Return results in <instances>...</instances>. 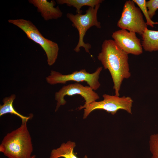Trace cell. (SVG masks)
Here are the masks:
<instances>
[{"mask_svg": "<svg viewBox=\"0 0 158 158\" xmlns=\"http://www.w3.org/2000/svg\"><path fill=\"white\" fill-rule=\"evenodd\" d=\"M128 54L121 49L114 40H105L97 58L105 69L109 71L114 83L115 95L119 96L122 82L131 76Z\"/></svg>", "mask_w": 158, "mask_h": 158, "instance_id": "1", "label": "cell"}, {"mask_svg": "<svg viewBox=\"0 0 158 158\" xmlns=\"http://www.w3.org/2000/svg\"><path fill=\"white\" fill-rule=\"evenodd\" d=\"M28 121H22L20 126L8 133L0 145V152L8 158H30L33 148L28 130Z\"/></svg>", "mask_w": 158, "mask_h": 158, "instance_id": "2", "label": "cell"}, {"mask_svg": "<svg viewBox=\"0 0 158 158\" xmlns=\"http://www.w3.org/2000/svg\"><path fill=\"white\" fill-rule=\"evenodd\" d=\"M8 22L22 30L28 37L38 44L45 51L48 65L51 66L55 62L58 54V44L45 38L36 27L30 21L23 19H9Z\"/></svg>", "mask_w": 158, "mask_h": 158, "instance_id": "3", "label": "cell"}, {"mask_svg": "<svg viewBox=\"0 0 158 158\" xmlns=\"http://www.w3.org/2000/svg\"><path fill=\"white\" fill-rule=\"evenodd\" d=\"M100 4L97 5L94 8L89 7L84 14L77 13L74 15L71 13L66 14L67 17L72 23V25L78 30L79 33L78 42L74 49L76 53L79 52L80 48L83 47L86 52L90 54L89 49L91 47V45L88 43H85L83 41L84 37L87 31L91 27L95 26L98 28H101V23L98 21L97 17Z\"/></svg>", "mask_w": 158, "mask_h": 158, "instance_id": "4", "label": "cell"}, {"mask_svg": "<svg viewBox=\"0 0 158 158\" xmlns=\"http://www.w3.org/2000/svg\"><path fill=\"white\" fill-rule=\"evenodd\" d=\"M102 69V66L99 67L94 73H90L85 69H82L67 75H63L58 72L51 70L50 75L46 78V79L47 83L51 85L66 84L69 81H74L77 83L85 82L95 91L100 86L99 79Z\"/></svg>", "mask_w": 158, "mask_h": 158, "instance_id": "5", "label": "cell"}, {"mask_svg": "<svg viewBox=\"0 0 158 158\" xmlns=\"http://www.w3.org/2000/svg\"><path fill=\"white\" fill-rule=\"evenodd\" d=\"M103 99L100 101H94L86 107L84 109L83 118H86L93 111L97 109L106 111L113 115L118 110L122 109L132 114V107L133 100L129 97H120L115 95L104 94L102 95Z\"/></svg>", "mask_w": 158, "mask_h": 158, "instance_id": "6", "label": "cell"}, {"mask_svg": "<svg viewBox=\"0 0 158 158\" xmlns=\"http://www.w3.org/2000/svg\"><path fill=\"white\" fill-rule=\"evenodd\" d=\"M117 26L121 29L142 35L147 28V25L144 20L140 9L135 6L133 0H129L124 4Z\"/></svg>", "mask_w": 158, "mask_h": 158, "instance_id": "7", "label": "cell"}, {"mask_svg": "<svg viewBox=\"0 0 158 158\" xmlns=\"http://www.w3.org/2000/svg\"><path fill=\"white\" fill-rule=\"evenodd\" d=\"M75 95H80L85 101L83 106L78 108V110L85 108L100 98L98 94L89 86H85L78 83L64 85L55 93V98L57 101L55 111H58L60 106L66 104V102L64 99L66 96H72Z\"/></svg>", "mask_w": 158, "mask_h": 158, "instance_id": "8", "label": "cell"}, {"mask_svg": "<svg viewBox=\"0 0 158 158\" xmlns=\"http://www.w3.org/2000/svg\"><path fill=\"white\" fill-rule=\"evenodd\" d=\"M112 37L118 46L128 54L139 55L142 53L140 40L135 32L121 29L113 32Z\"/></svg>", "mask_w": 158, "mask_h": 158, "instance_id": "9", "label": "cell"}, {"mask_svg": "<svg viewBox=\"0 0 158 158\" xmlns=\"http://www.w3.org/2000/svg\"><path fill=\"white\" fill-rule=\"evenodd\" d=\"M28 1L37 8V11L45 20L57 19L62 16L59 7H54L56 2L54 0H30Z\"/></svg>", "mask_w": 158, "mask_h": 158, "instance_id": "10", "label": "cell"}, {"mask_svg": "<svg viewBox=\"0 0 158 158\" xmlns=\"http://www.w3.org/2000/svg\"><path fill=\"white\" fill-rule=\"evenodd\" d=\"M76 146L74 142L68 141L66 142L62 143L56 149L52 150L49 158H78L73 152V149ZM83 158H87L85 155Z\"/></svg>", "mask_w": 158, "mask_h": 158, "instance_id": "11", "label": "cell"}, {"mask_svg": "<svg viewBox=\"0 0 158 158\" xmlns=\"http://www.w3.org/2000/svg\"><path fill=\"white\" fill-rule=\"evenodd\" d=\"M142 46L146 51H158V31L146 29L142 35Z\"/></svg>", "mask_w": 158, "mask_h": 158, "instance_id": "12", "label": "cell"}, {"mask_svg": "<svg viewBox=\"0 0 158 158\" xmlns=\"http://www.w3.org/2000/svg\"><path fill=\"white\" fill-rule=\"evenodd\" d=\"M16 97L14 94L5 97L3 99V104L0 105V116L5 114L9 113L16 115L20 118L22 121H28L32 117V115L28 116H24L19 113L14 109L13 103Z\"/></svg>", "mask_w": 158, "mask_h": 158, "instance_id": "13", "label": "cell"}, {"mask_svg": "<svg viewBox=\"0 0 158 158\" xmlns=\"http://www.w3.org/2000/svg\"><path fill=\"white\" fill-rule=\"evenodd\" d=\"M104 1L102 0H57L56 2L58 4H66L69 6H73L76 9L77 13H82L81 10L82 7L88 6L94 8L97 5L100 4Z\"/></svg>", "mask_w": 158, "mask_h": 158, "instance_id": "14", "label": "cell"}, {"mask_svg": "<svg viewBox=\"0 0 158 158\" xmlns=\"http://www.w3.org/2000/svg\"><path fill=\"white\" fill-rule=\"evenodd\" d=\"M134 3L139 6V8L142 12L146 20V24L147 25L153 27L154 25L158 24V22H154L152 21L149 16L147 8L146 5L145 0H133Z\"/></svg>", "mask_w": 158, "mask_h": 158, "instance_id": "15", "label": "cell"}, {"mask_svg": "<svg viewBox=\"0 0 158 158\" xmlns=\"http://www.w3.org/2000/svg\"><path fill=\"white\" fill-rule=\"evenodd\" d=\"M146 5L148 9V12L151 19L155 15L158 9V0H150L146 1Z\"/></svg>", "mask_w": 158, "mask_h": 158, "instance_id": "16", "label": "cell"}, {"mask_svg": "<svg viewBox=\"0 0 158 158\" xmlns=\"http://www.w3.org/2000/svg\"><path fill=\"white\" fill-rule=\"evenodd\" d=\"M149 145L152 158H158V135L150 141Z\"/></svg>", "mask_w": 158, "mask_h": 158, "instance_id": "17", "label": "cell"}, {"mask_svg": "<svg viewBox=\"0 0 158 158\" xmlns=\"http://www.w3.org/2000/svg\"><path fill=\"white\" fill-rule=\"evenodd\" d=\"M36 156L35 155H32L30 158H35Z\"/></svg>", "mask_w": 158, "mask_h": 158, "instance_id": "18", "label": "cell"}]
</instances>
